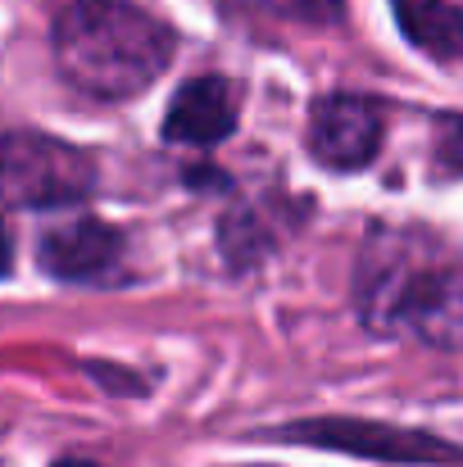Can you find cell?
<instances>
[{
  "label": "cell",
  "mask_w": 463,
  "mask_h": 467,
  "mask_svg": "<svg viewBox=\"0 0 463 467\" xmlns=\"http://www.w3.org/2000/svg\"><path fill=\"white\" fill-rule=\"evenodd\" d=\"M237 132V91L227 78H191L168 114H163V137L173 146H218Z\"/></svg>",
  "instance_id": "7"
},
{
  "label": "cell",
  "mask_w": 463,
  "mask_h": 467,
  "mask_svg": "<svg viewBox=\"0 0 463 467\" xmlns=\"http://www.w3.org/2000/svg\"><path fill=\"white\" fill-rule=\"evenodd\" d=\"M0 163L9 209H73L96 191L91 155L50 132H9Z\"/></svg>",
  "instance_id": "3"
},
{
  "label": "cell",
  "mask_w": 463,
  "mask_h": 467,
  "mask_svg": "<svg viewBox=\"0 0 463 467\" xmlns=\"http://www.w3.org/2000/svg\"><path fill=\"white\" fill-rule=\"evenodd\" d=\"M386 137V114L373 96H322L309 114V150L336 172H354L373 163Z\"/></svg>",
  "instance_id": "6"
},
{
  "label": "cell",
  "mask_w": 463,
  "mask_h": 467,
  "mask_svg": "<svg viewBox=\"0 0 463 467\" xmlns=\"http://www.w3.org/2000/svg\"><path fill=\"white\" fill-rule=\"evenodd\" d=\"M123 254H128L123 232L91 218V213L64 218L50 232H41V241H37L41 273H50L55 282H78V286L119 282L123 277Z\"/></svg>",
  "instance_id": "5"
},
{
  "label": "cell",
  "mask_w": 463,
  "mask_h": 467,
  "mask_svg": "<svg viewBox=\"0 0 463 467\" xmlns=\"http://www.w3.org/2000/svg\"><path fill=\"white\" fill-rule=\"evenodd\" d=\"M282 441H300V445H322V450H345V454H363L377 463H446L459 459V450L441 436L414 431V427H382V422H350V418H318V422H296L282 431Z\"/></svg>",
  "instance_id": "4"
},
{
  "label": "cell",
  "mask_w": 463,
  "mask_h": 467,
  "mask_svg": "<svg viewBox=\"0 0 463 467\" xmlns=\"http://www.w3.org/2000/svg\"><path fill=\"white\" fill-rule=\"evenodd\" d=\"M437 163L450 168V172H463V114H441L437 119Z\"/></svg>",
  "instance_id": "9"
},
{
  "label": "cell",
  "mask_w": 463,
  "mask_h": 467,
  "mask_svg": "<svg viewBox=\"0 0 463 467\" xmlns=\"http://www.w3.org/2000/svg\"><path fill=\"white\" fill-rule=\"evenodd\" d=\"M173 59V32L137 0H73L55 18V64L96 100H132Z\"/></svg>",
  "instance_id": "1"
},
{
  "label": "cell",
  "mask_w": 463,
  "mask_h": 467,
  "mask_svg": "<svg viewBox=\"0 0 463 467\" xmlns=\"http://www.w3.org/2000/svg\"><path fill=\"white\" fill-rule=\"evenodd\" d=\"M400 32L441 59H463V9L450 0H391Z\"/></svg>",
  "instance_id": "8"
},
{
  "label": "cell",
  "mask_w": 463,
  "mask_h": 467,
  "mask_svg": "<svg viewBox=\"0 0 463 467\" xmlns=\"http://www.w3.org/2000/svg\"><path fill=\"white\" fill-rule=\"evenodd\" d=\"M359 313L377 327H409L423 345L463 349V259L423 264L409 245H377L359 264Z\"/></svg>",
  "instance_id": "2"
},
{
  "label": "cell",
  "mask_w": 463,
  "mask_h": 467,
  "mask_svg": "<svg viewBox=\"0 0 463 467\" xmlns=\"http://www.w3.org/2000/svg\"><path fill=\"white\" fill-rule=\"evenodd\" d=\"M55 467H100V463H91V459H59Z\"/></svg>",
  "instance_id": "10"
}]
</instances>
